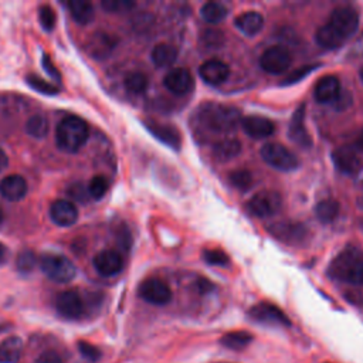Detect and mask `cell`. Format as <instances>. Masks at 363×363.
I'll use <instances>...</instances> for the list:
<instances>
[{"label": "cell", "mask_w": 363, "mask_h": 363, "mask_svg": "<svg viewBox=\"0 0 363 363\" xmlns=\"http://www.w3.org/2000/svg\"><path fill=\"white\" fill-rule=\"evenodd\" d=\"M200 124L212 132L229 134L241 124L240 111L230 106H223L218 102H209L199 110Z\"/></svg>", "instance_id": "6da1fadb"}, {"label": "cell", "mask_w": 363, "mask_h": 363, "mask_svg": "<svg viewBox=\"0 0 363 363\" xmlns=\"http://www.w3.org/2000/svg\"><path fill=\"white\" fill-rule=\"evenodd\" d=\"M329 276L352 285H363V251L349 247L339 252L329 266Z\"/></svg>", "instance_id": "7a4b0ae2"}, {"label": "cell", "mask_w": 363, "mask_h": 363, "mask_svg": "<svg viewBox=\"0 0 363 363\" xmlns=\"http://www.w3.org/2000/svg\"><path fill=\"white\" fill-rule=\"evenodd\" d=\"M90 128L87 122L76 115L64 117L57 125L56 143L67 153H77L88 141Z\"/></svg>", "instance_id": "3957f363"}, {"label": "cell", "mask_w": 363, "mask_h": 363, "mask_svg": "<svg viewBox=\"0 0 363 363\" xmlns=\"http://www.w3.org/2000/svg\"><path fill=\"white\" fill-rule=\"evenodd\" d=\"M38 264L44 276L59 284H67L77 276V269L67 257L56 252H45L38 258Z\"/></svg>", "instance_id": "277c9868"}, {"label": "cell", "mask_w": 363, "mask_h": 363, "mask_svg": "<svg viewBox=\"0 0 363 363\" xmlns=\"http://www.w3.org/2000/svg\"><path fill=\"white\" fill-rule=\"evenodd\" d=\"M262 158L271 168L281 172H292L298 169L299 161L288 148L281 143L270 142L262 148Z\"/></svg>", "instance_id": "5b68a950"}, {"label": "cell", "mask_w": 363, "mask_h": 363, "mask_svg": "<svg viewBox=\"0 0 363 363\" xmlns=\"http://www.w3.org/2000/svg\"><path fill=\"white\" fill-rule=\"evenodd\" d=\"M283 204L281 194L274 190H263L254 194L245 204V209L250 215L255 218H270L274 216Z\"/></svg>", "instance_id": "8992f818"}, {"label": "cell", "mask_w": 363, "mask_h": 363, "mask_svg": "<svg viewBox=\"0 0 363 363\" xmlns=\"http://www.w3.org/2000/svg\"><path fill=\"white\" fill-rule=\"evenodd\" d=\"M328 24L334 29V31L343 38L345 41L350 38L359 27V15L352 8H338L331 13Z\"/></svg>", "instance_id": "52a82bcc"}, {"label": "cell", "mask_w": 363, "mask_h": 363, "mask_svg": "<svg viewBox=\"0 0 363 363\" xmlns=\"http://www.w3.org/2000/svg\"><path fill=\"white\" fill-rule=\"evenodd\" d=\"M291 53L283 45H273L267 48L260 59L262 69L270 74L285 73L291 67Z\"/></svg>", "instance_id": "ba28073f"}, {"label": "cell", "mask_w": 363, "mask_h": 363, "mask_svg": "<svg viewBox=\"0 0 363 363\" xmlns=\"http://www.w3.org/2000/svg\"><path fill=\"white\" fill-rule=\"evenodd\" d=\"M139 297L152 305H166L172 299V291L169 285L159 278L145 280L138 290Z\"/></svg>", "instance_id": "9c48e42d"}, {"label": "cell", "mask_w": 363, "mask_h": 363, "mask_svg": "<svg viewBox=\"0 0 363 363\" xmlns=\"http://www.w3.org/2000/svg\"><path fill=\"white\" fill-rule=\"evenodd\" d=\"M57 313L67 320H80L85 313V305L78 291L67 290L56 297Z\"/></svg>", "instance_id": "30bf717a"}, {"label": "cell", "mask_w": 363, "mask_h": 363, "mask_svg": "<svg viewBox=\"0 0 363 363\" xmlns=\"http://www.w3.org/2000/svg\"><path fill=\"white\" fill-rule=\"evenodd\" d=\"M250 317L254 321L269 324V325H280V327H290L291 321L287 318V315L283 311L269 302L257 304L250 309Z\"/></svg>", "instance_id": "8fae6325"}, {"label": "cell", "mask_w": 363, "mask_h": 363, "mask_svg": "<svg viewBox=\"0 0 363 363\" xmlns=\"http://www.w3.org/2000/svg\"><path fill=\"white\" fill-rule=\"evenodd\" d=\"M94 269L102 277H114L124 269L122 255L115 250H104L94 257Z\"/></svg>", "instance_id": "7c38bea8"}, {"label": "cell", "mask_w": 363, "mask_h": 363, "mask_svg": "<svg viewBox=\"0 0 363 363\" xmlns=\"http://www.w3.org/2000/svg\"><path fill=\"white\" fill-rule=\"evenodd\" d=\"M50 218L60 227H70L78 220V209L73 201L59 199L50 206Z\"/></svg>", "instance_id": "4fadbf2b"}, {"label": "cell", "mask_w": 363, "mask_h": 363, "mask_svg": "<svg viewBox=\"0 0 363 363\" xmlns=\"http://www.w3.org/2000/svg\"><path fill=\"white\" fill-rule=\"evenodd\" d=\"M164 85L176 95H186L194 87V78L187 69H172L164 78Z\"/></svg>", "instance_id": "5bb4252c"}, {"label": "cell", "mask_w": 363, "mask_h": 363, "mask_svg": "<svg viewBox=\"0 0 363 363\" xmlns=\"http://www.w3.org/2000/svg\"><path fill=\"white\" fill-rule=\"evenodd\" d=\"M199 74L201 80L209 85H222L230 76V69L220 60H209L200 66Z\"/></svg>", "instance_id": "9a60e30c"}, {"label": "cell", "mask_w": 363, "mask_h": 363, "mask_svg": "<svg viewBox=\"0 0 363 363\" xmlns=\"http://www.w3.org/2000/svg\"><path fill=\"white\" fill-rule=\"evenodd\" d=\"M27 182L20 175H9L0 182V194L8 201H20L27 194Z\"/></svg>", "instance_id": "2e32d148"}, {"label": "cell", "mask_w": 363, "mask_h": 363, "mask_svg": "<svg viewBox=\"0 0 363 363\" xmlns=\"http://www.w3.org/2000/svg\"><path fill=\"white\" fill-rule=\"evenodd\" d=\"M241 127L244 129V132L254 139H264L269 138L274 134L276 127L274 124L264 118V117H257V115H251V117H245L241 120Z\"/></svg>", "instance_id": "e0dca14e"}, {"label": "cell", "mask_w": 363, "mask_h": 363, "mask_svg": "<svg viewBox=\"0 0 363 363\" xmlns=\"http://www.w3.org/2000/svg\"><path fill=\"white\" fill-rule=\"evenodd\" d=\"M314 97L321 104H331L341 97V83L335 76L322 77L314 88Z\"/></svg>", "instance_id": "ac0fdd59"}, {"label": "cell", "mask_w": 363, "mask_h": 363, "mask_svg": "<svg viewBox=\"0 0 363 363\" xmlns=\"http://www.w3.org/2000/svg\"><path fill=\"white\" fill-rule=\"evenodd\" d=\"M335 166L346 175H355L360 169V159L357 157V152L353 148L342 146L336 149L332 155Z\"/></svg>", "instance_id": "d6986e66"}, {"label": "cell", "mask_w": 363, "mask_h": 363, "mask_svg": "<svg viewBox=\"0 0 363 363\" xmlns=\"http://www.w3.org/2000/svg\"><path fill=\"white\" fill-rule=\"evenodd\" d=\"M146 129L157 138L162 143L168 145L172 149H180L182 145V138L179 131L172 127V125H165V124H158V122H145Z\"/></svg>", "instance_id": "ffe728a7"}, {"label": "cell", "mask_w": 363, "mask_h": 363, "mask_svg": "<svg viewBox=\"0 0 363 363\" xmlns=\"http://www.w3.org/2000/svg\"><path fill=\"white\" fill-rule=\"evenodd\" d=\"M117 45L115 37L108 33H95L88 43V51L94 59H107Z\"/></svg>", "instance_id": "44dd1931"}, {"label": "cell", "mask_w": 363, "mask_h": 363, "mask_svg": "<svg viewBox=\"0 0 363 363\" xmlns=\"http://www.w3.org/2000/svg\"><path fill=\"white\" fill-rule=\"evenodd\" d=\"M304 118H305V106H301L295 111V114L291 120L288 135L297 145L308 148V146H311V143H313V141H311V138L308 135V131L304 124Z\"/></svg>", "instance_id": "7402d4cb"}, {"label": "cell", "mask_w": 363, "mask_h": 363, "mask_svg": "<svg viewBox=\"0 0 363 363\" xmlns=\"http://www.w3.org/2000/svg\"><path fill=\"white\" fill-rule=\"evenodd\" d=\"M236 27L245 36H255L260 33L264 27V17L262 13L258 12H245L236 17L234 20Z\"/></svg>", "instance_id": "603a6c76"}, {"label": "cell", "mask_w": 363, "mask_h": 363, "mask_svg": "<svg viewBox=\"0 0 363 363\" xmlns=\"http://www.w3.org/2000/svg\"><path fill=\"white\" fill-rule=\"evenodd\" d=\"M270 232L273 236H276L278 240L287 241V243H299L305 237V229L301 225L295 223H276L270 226Z\"/></svg>", "instance_id": "cb8c5ba5"}, {"label": "cell", "mask_w": 363, "mask_h": 363, "mask_svg": "<svg viewBox=\"0 0 363 363\" xmlns=\"http://www.w3.org/2000/svg\"><path fill=\"white\" fill-rule=\"evenodd\" d=\"M23 353V341L9 336L0 342V363H17Z\"/></svg>", "instance_id": "d4e9b609"}, {"label": "cell", "mask_w": 363, "mask_h": 363, "mask_svg": "<svg viewBox=\"0 0 363 363\" xmlns=\"http://www.w3.org/2000/svg\"><path fill=\"white\" fill-rule=\"evenodd\" d=\"M152 63L158 69L171 67L178 60V50L166 43H161L152 50Z\"/></svg>", "instance_id": "484cf974"}, {"label": "cell", "mask_w": 363, "mask_h": 363, "mask_svg": "<svg viewBox=\"0 0 363 363\" xmlns=\"http://www.w3.org/2000/svg\"><path fill=\"white\" fill-rule=\"evenodd\" d=\"M241 152V142L237 138H223L213 145V155L219 161H230Z\"/></svg>", "instance_id": "4316f807"}, {"label": "cell", "mask_w": 363, "mask_h": 363, "mask_svg": "<svg viewBox=\"0 0 363 363\" xmlns=\"http://www.w3.org/2000/svg\"><path fill=\"white\" fill-rule=\"evenodd\" d=\"M69 9L73 19L81 26H87L94 20V6L87 0H71L69 3Z\"/></svg>", "instance_id": "83f0119b"}, {"label": "cell", "mask_w": 363, "mask_h": 363, "mask_svg": "<svg viewBox=\"0 0 363 363\" xmlns=\"http://www.w3.org/2000/svg\"><path fill=\"white\" fill-rule=\"evenodd\" d=\"M315 38H317V43H318L322 48H325V50L339 48V47L345 43V40L341 38V37L334 31V29H332L328 23L324 24V26H321V27L318 29Z\"/></svg>", "instance_id": "f1b7e54d"}, {"label": "cell", "mask_w": 363, "mask_h": 363, "mask_svg": "<svg viewBox=\"0 0 363 363\" xmlns=\"http://www.w3.org/2000/svg\"><path fill=\"white\" fill-rule=\"evenodd\" d=\"M251 342H252V335L250 332H244V331L229 332L220 339V343L225 348L232 349V350H241V349L247 348Z\"/></svg>", "instance_id": "f546056e"}, {"label": "cell", "mask_w": 363, "mask_h": 363, "mask_svg": "<svg viewBox=\"0 0 363 363\" xmlns=\"http://www.w3.org/2000/svg\"><path fill=\"white\" fill-rule=\"evenodd\" d=\"M339 203L336 200H332V199H327V200H322L318 203L317 209H315V213H317V218L321 223H332L338 215H339Z\"/></svg>", "instance_id": "4dcf8cb0"}, {"label": "cell", "mask_w": 363, "mask_h": 363, "mask_svg": "<svg viewBox=\"0 0 363 363\" xmlns=\"http://www.w3.org/2000/svg\"><path fill=\"white\" fill-rule=\"evenodd\" d=\"M200 13H201V17L211 24H218L227 17V9L222 3H216V2L206 3L201 8Z\"/></svg>", "instance_id": "1f68e13d"}, {"label": "cell", "mask_w": 363, "mask_h": 363, "mask_svg": "<svg viewBox=\"0 0 363 363\" xmlns=\"http://www.w3.org/2000/svg\"><path fill=\"white\" fill-rule=\"evenodd\" d=\"M125 88L132 92V94H143L148 88V78L143 73H139V71H134V73H129L127 77H125Z\"/></svg>", "instance_id": "d6a6232c"}, {"label": "cell", "mask_w": 363, "mask_h": 363, "mask_svg": "<svg viewBox=\"0 0 363 363\" xmlns=\"http://www.w3.org/2000/svg\"><path fill=\"white\" fill-rule=\"evenodd\" d=\"M26 131L30 136L41 139L48 134V121L43 115H34L27 121Z\"/></svg>", "instance_id": "836d02e7"}, {"label": "cell", "mask_w": 363, "mask_h": 363, "mask_svg": "<svg viewBox=\"0 0 363 363\" xmlns=\"http://www.w3.org/2000/svg\"><path fill=\"white\" fill-rule=\"evenodd\" d=\"M108 189H110V182L106 176H102V175H95L88 185L90 197L94 200L102 199L108 192Z\"/></svg>", "instance_id": "e575fe53"}, {"label": "cell", "mask_w": 363, "mask_h": 363, "mask_svg": "<svg viewBox=\"0 0 363 363\" xmlns=\"http://www.w3.org/2000/svg\"><path fill=\"white\" fill-rule=\"evenodd\" d=\"M26 81H27V84H29L33 90H36L37 92H41V94H44V95H56V94L60 92L57 85H55V84H51V83H48V81L40 78V77L36 76V74H29V76L26 77Z\"/></svg>", "instance_id": "d590c367"}, {"label": "cell", "mask_w": 363, "mask_h": 363, "mask_svg": "<svg viewBox=\"0 0 363 363\" xmlns=\"http://www.w3.org/2000/svg\"><path fill=\"white\" fill-rule=\"evenodd\" d=\"M37 263H38V258H37V255H36L31 250H24V251H22V252L17 255V258H16V267H17V270H19L20 273H24V274L33 271L34 267L37 266Z\"/></svg>", "instance_id": "8d00e7d4"}, {"label": "cell", "mask_w": 363, "mask_h": 363, "mask_svg": "<svg viewBox=\"0 0 363 363\" xmlns=\"http://www.w3.org/2000/svg\"><path fill=\"white\" fill-rule=\"evenodd\" d=\"M101 8L107 13H127L135 8V2H129V0H102Z\"/></svg>", "instance_id": "74e56055"}, {"label": "cell", "mask_w": 363, "mask_h": 363, "mask_svg": "<svg viewBox=\"0 0 363 363\" xmlns=\"http://www.w3.org/2000/svg\"><path fill=\"white\" fill-rule=\"evenodd\" d=\"M203 260L207 264L218 266V267H225V266H229V263H230L229 255L222 250H206L203 252Z\"/></svg>", "instance_id": "f35d334b"}, {"label": "cell", "mask_w": 363, "mask_h": 363, "mask_svg": "<svg viewBox=\"0 0 363 363\" xmlns=\"http://www.w3.org/2000/svg\"><path fill=\"white\" fill-rule=\"evenodd\" d=\"M230 182L239 190H248L252 186V175L248 171L239 169L230 175Z\"/></svg>", "instance_id": "ab89813d"}, {"label": "cell", "mask_w": 363, "mask_h": 363, "mask_svg": "<svg viewBox=\"0 0 363 363\" xmlns=\"http://www.w3.org/2000/svg\"><path fill=\"white\" fill-rule=\"evenodd\" d=\"M38 20L41 23V27L45 30V31H51L55 27H56V13L55 10L51 9L50 6L44 5L38 9Z\"/></svg>", "instance_id": "60d3db41"}, {"label": "cell", "mask_w": 363, "mask_h": 363, "mask_svg": "<svg viewBox=\"0 0 363 363\" xmlns=\"http://www.w3.org/2000/svg\"><path fill=\"white\" fill-rule=\"evenodd\" d=\"M69 196L80 203H87L91 199L90 193H88V187H85L83 183L71 185L69 187Z\"/></svg>", "instance_id": "b9f144b4"}, {"label": "cell", "mask_w": 363, "mask_h": 363, "mask_svg": "<svg viewBox=\"0 0 363 363\" xmlns=\"http://www.w3.org/2000/svg\"><path fill=\"white\" fill-rule=\"evenodd\" d=\"M78 350L85 359L91 360V362H97L101 357V350L97 346H94L85 341L78 342Z\"/></svg>", "instance_id": "7bdbcfd3"}, {"label": "cell", "mask_w": 363, "mask_h": 363, "mask_svg": "<svg viewBox=\"0 0 363 363\" xmlns=\"http://www.w3.org/2000/svg\"><path fill=\"white\" fill-rule=\"evenodd\" d=\"M315 70L314 66H306V67H302V69H298L297 71H294L292 74H290L285 81L283 83L284 85H291V84H295L298 83L299 80H302L304 77H306L309 73H313Z\"/></svg>", "instance_id": "ee69618b"}, {"label": "cell", "mask_w": 363, "mask_h": 363, "mask_svg": "<svg viewBox=\"0 0 363 363\" xmlns=\"http://www.w3.org/2000/svg\"><path fill=\"white\" fill-rule=\"evenodd\" d=\"M41 63H43V67H44L45 73L48 74V77H51V78H53V80L57 81V83L62 81L60 71L57 70V67L55 66V63L51 62V59H50L48 55H44V56H43V62H41Z\"/></svg>", "instance_id": "f6af8a7d"}, {"label": "cell", "mask_w": 363, "mask_h": 363, "mask_svg": "<svg viewBox=\"0 0 363 363\" xmlns=\"http://www.w3.org/2000/svg\"><path fill=\"white\" fill-rule=\"evenodd\" d=\"M36 363H63V359L56 350H45L37 357Z\"/></svg>", "instance_id": "bcb514c9"}, {"label": "cell", "mask_w": 363, "mask_h": 363, "mask_svg": "<svg viewBox=\"0 0 363 363\" xmlns=\"http://www.w3.org/2000/svg\"><path fill=\"white\" fill-rule=\"evenodd\" d=\"M9 166V158L6 152L0 148V172H3Z\"/></svg>", "instance_id": "7dc6e473"}, {"label": "cell", "mask_w": 363, "mask_h": 363, "mask_svg": "<svg viewBox=\"0 0 363 363\" xmlns=\"http://www.w3.org/2000/svg\"><path fill=\"white\" fill-rule=\"evenodd\" d=\"M8 258H9V250L3 243H0V266H3L8 262Z\"/></svg>", "instance_id": "c3c4849f"}, {"label": "cell", "mask_w": 363, "mask_h": 363, "mask_svg": "<svg viewBox=\"0 0 363 363\" xmlns=\"http://www.w3.org/2000/svg\"><path fill=\"white\" fill-rule=\"evenodd\" d=\"M353 149L356 152L359 150H363V129H360V132L357 134L356 139H355V143H353Z\"/></svg>", "instance_id": "681fc988"}, {"label": "cell", "mask_w": 363, "mask_h": 363, "mask_svg": "<svg viewBox=\"0 0 363 363\" xmlns=\"http://www.w3.org/2000/svg\"><path fill=\"white\" fill-rule=\"evenodd\" d=\"M197 287H199L200 291H211L213 288V284L209 283L207 280H199Z\"/></svg>", "instance_id": "f907efd6"}, {"label": "cell", "mask_w": 363, "mask_h": 363, "mask_svg": "<svg viewBox=\"0 0 363 363\" xmlns=\"http://www.w3.org/2000/svg\"><path fill=\"white\" fill-rule=\"evenodd\" d=\"M357 204H359V207H362V209H363V197H360V199L357 200Z\"/></svg>", "instance_id": "816d5d0a"}, {"label": "cell", "mask_w": 363, "mask_h": 363, "mask_svg": "<svg viewBox=\"0 0 363 363\" xmlns=\"http://www.w3.org/2000/svg\"><path fill=\"white\" fill-rule=\"evenodd\" d=\"M3 223V212H2V209H0V225Z\"/></svg>", "instance_id": "f5cc1de1"}, {"label": "cell", "mask_w": 363, "mask_h": 363, "mask_svg": "<svg viewBox=\"0 0 363 363\" xmlns=\"http://www.w3.org/2000/svg\"><path fill=\"white\" fill-rule=\"evenodd\" d=\"M359 77H360V80H362V83H363V67H362L360 71H359Z\"/></svg>", "instance_id": "db71d44e"}]
</instances>
